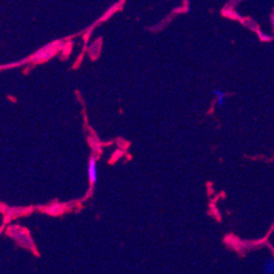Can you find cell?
Listing matches in <instances>:
<instances>
[{
	"instance_id": "2",
	"label": "cell",
	"mask_w": 274,
	"mask_h": 274,
	"mask_svg": "<svg viewBox=\"0 0 274 274\" xmlns=\"http://www.w3.org/2000/svg\"><path fill=\"white\" fill-rule=\"evenodd\" d=\"M262 270L264 274H274V258L269 257L262 263Z\"/></svg>"
},
{
	"instance_id": "1",
	"label": "cell",
	"mask_w": 274,
	"mask_h": 274,
	"mask_svg": "<svg viewBox=\"0 0 274 274\" xmlns=\"http://www.w3.org/2000/svg\"><path fill=\"white\" fill-rule=\"evenodd\" d=\"M88 177L90 180V185L93 186L97 182L98 178V172H97V158L95 156H91L89 160L88 165Z\"/></svg>"
},
{
	"instance_id": "3",
	"label": "cell",
	"mask_w": 274,
	"mask_h": 274,
	"mask_svg": "<svg viewBox=\"0 0 274 274\" xmlns=\"http://www.w3.org/2000/svg\"><path fill=\"white\" fill-rule=\"evenodd\" d=\"M214 95L216 97L217 102H219L220 105L222 106L224 104V99H225V93L222 92L220 90H215L214 91Z\"/></svg>"
}]
</instances>
